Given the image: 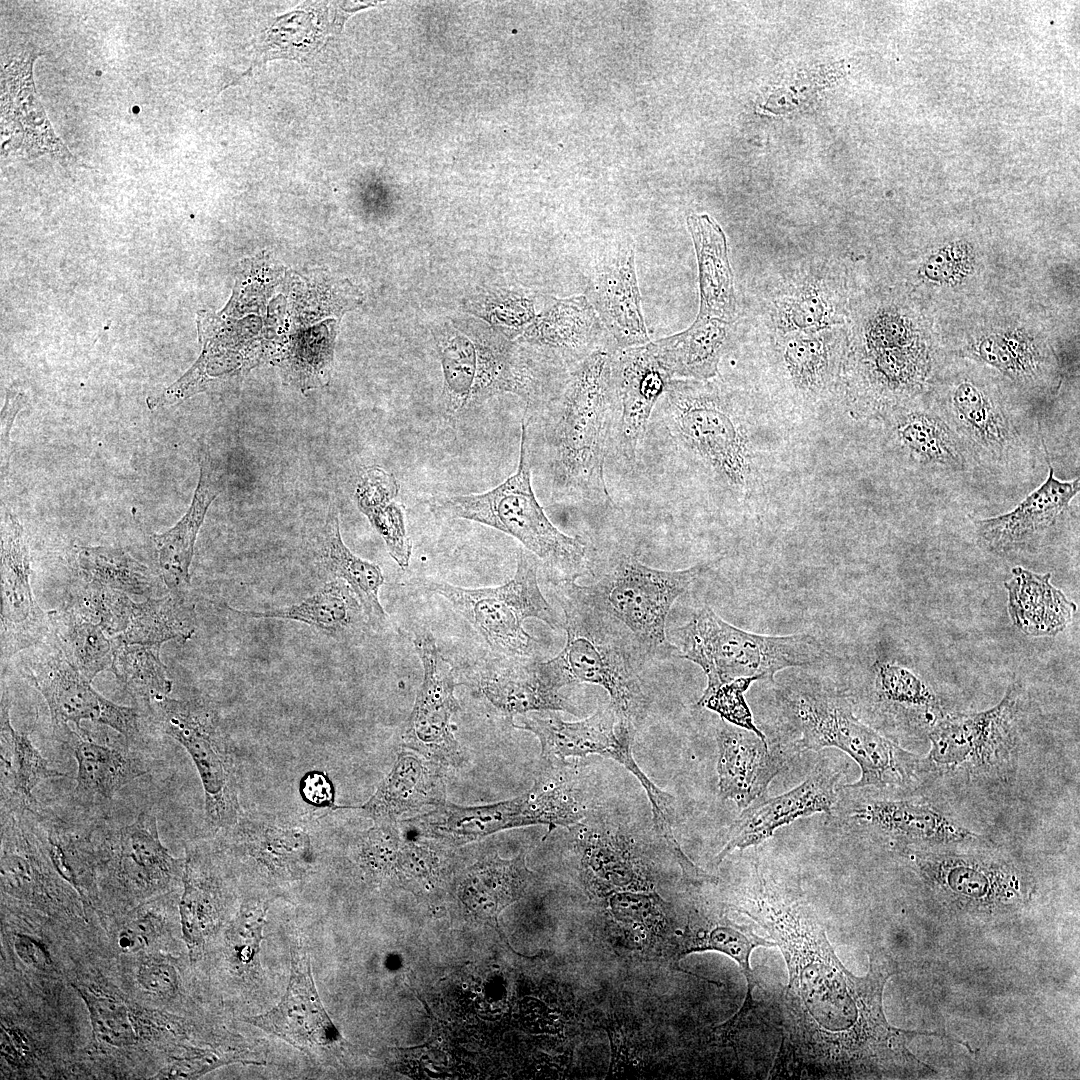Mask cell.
Segmentation results:
<instances>
[{
    "label": "cell",
    "mask_w": 1080,
    "mask_h": 1080,
    "mask_svg": "<svg viewBox=\"0 0 1080 1080\" xmlns=\"http://www.w3.org/2000/svg\"><path fill=\"white\" fill-rule=\"evenodd\" d=\"M733 908L765 929L783 954L789 980L775 999L782 1042L775 1069L821 1079L858 1073L889 1058L899 1030L881 1009L889 976L871 962L866 977L840 962L824 928L801 897L755 866Z\"/></svg>",
    "instance_id": "obj_1"
},
{
    "label": "cell",
    "mask_w": 1080,
    "mask_h": 1080,
    "mask_svg": "<svg viewBox=\"0 0 1080 1080\" xmlns=\"http://www.w3.org/2000/svg\"><path fill=\"white\" fill-rule=\"evenodd\" d=\"M400 484L384 469L373 466L361 474L355 489L359 510L383 539L389 555L401 567L409 566L412 542L406 530L405 509L395 501Z\"/></svg>",
    "instance_id": "obj_41"
},
{
    "label": "cell",
    "mask_w": 1080,
    "mask_h": 1080,
    "mask_svg": "<svg viewBox=\"0 0 1080 1080\" xmlns=\"http://www.w3.org/2000/svg\"><path fill=\"white\" fill-rule=\"evenodd\" d=\"M618 351L609 338L568 370L559 391L524 413L531 463L540 464L556 498L612 503L604 466L617 413Z\"/></svg>",
    "instance_id": "obj_2"
},
{
    "label": "cell",
    "mask_w": 1080,
    "mask_h": 1080,
    "mask_svg": "<svg viewBox=\"0 0 1080 1080\" xmlns=\"http://www.w3.org/2000/svg\"><path fill=\"white\" fill-rule=\"evenodd\" d=\"M136 979L143 990L162 998L172 997L179 987L175 966L156 956L146 958L139 964Z\"/></svg>",
    "instance_id": "obj_56"
},
{
    "label": "cell",
    "mask_w": 1080,
    "mask_h": 1080,
    "mask_svg": "<svg viewBox=\"0 0 1080 1080\" xmlns=\"http://www.w3.org/2000/svg\"><path fill=\"white\" fill-rule=\"evenodd\" d=\"M290 953V977L283 998L268 1012L245 1021L302 1052L327 1057L344 1039L318 994L307 950L296 941L291 943Z\"/></svg>",
    "instance_id": "obj_18"
},
{
    "label": "cell",
    "mask_w": 1080,
    "mask_h": 1080,
    "mask_svg": "<svg viewBox=\"0 0 1080 1080\" xmlns=\"http://www.w3.org/2000/svg\"><path fill=\"white\" fill-rule=\"evenodd\" d=\"M59 743L69 747L77 762L74 795L83 804L109 801L149 771L133 752L99 744L84 730H70Z\"/></svg>",
    "instance_id": "obj_31"
},
{
    "label": "cell",
    "mask_w": 1080,
    "mask_h": 1080,
    "mask_svg": "<svg viewBox=\"0 0 1080 1080\" xmlns=\"http://www.w3.org/2000/svg\"><path fill=\"white\" fill-rule=\"evenodd\" d=\"M585 292L619 350L651 342L642 312L633 244L612 245L590 271Z\"/></svg>",
    "instance_id": "obj_22"
},
{
    "label": "cell",
    "mask_w": 1080,
    "mask_h": 1080,
    "mask_svg": "<svg viewBox=\"0 0 1080 1080\" xmlns=\"http://www.w3.org/2000/svg\"><path fill=\"white\" fill-rule=\"evenodd\" d=\"M663 904L655 893L616 892L609 897L615 918L626 922H648L660 914Z\"/></svg>",
    "instance_id": "obj_55"
},
{
    "label": "cell",
    "mask_w": 1080,
    "mask_h": 1080,
    "mask_svg": "<svg viewBox=\"0 0 1080 1080\" xmlns=\"http://www.w3.org/2000/svg\"><path fill=\"white\" fill-rule=\"evenodd\" d=\"M784 328L795 333H814L835 323L825 295L807 289L788 299L783 307Z\"/></svg>",
    "instance_id": "obj_54"
},
{
    "label": "cell",
    "mask_w": 1080,
    "mask_h": 1080,
    "mask_svg": "<svg viewBox=\"0 0 1080 1080\" xmlns=\"http://www.w3.org/2000/svg\"><path fill=\"white\" fill-rule=\"evenodd\" d=\"M729 325L697 316L684 331L651 342V346L672 379L710 380L716 376L726 349Z\"/></svg>",
    "instance_id": "obj_35"
},
{
    "label": "cell",
    "mask_w": 1080,
    "mask_h": 1080,
    "mask_svg": "<svg viewBox=\"0 0 1080 1080\" xmlns=\"http://www.w3.org/2000/svg\"><path fill=\"white\" fill-rule=\"evenodd\" d=\"M76 563L84 580L124 593L152 598L164 584L160 576L121 548L81 546Z\"/></svg>",
    "instance_id": "obj_45"
},
{
    "label": "cell",
    "mask_w": 1080,
    "mask_h": 1080,
    "mask_svg": "<svg viewBox=\"0 0 1080 1080\" xmlns=\"http://www.w3.org/2000/svg\"><path fill=\"white\" fill-rule=\"evenodd\" d=\"M199 860L197 850H187L179 902L182 937L192 961L201 955L207 926L214 919L219 900L216 883Z\"/></svg>",
    "instance_id": "obj_46"
},
{
    "label": "cell",
    "mask_w": 1080,
    "mask_h": 1080,
    "mask_svg": "<svg viewBox=\"0 0 1080 1080\" xmlns=\"http://www.w3.org/2000/svg\"><path fill=\"white\" fill-rule=\"evenodd\" d=\"M531 475L529 449L521 433L514 474L482 493L433 498L431 511L439 519L475 521L509 534L541 561L554 584L577 582L593 573L594 552L583 538L563 533L550 521L533 492Z\"/></svg>",
    "instance_id": "obj_6"
},
{
    "label": "cell",
    "mask_w": 1080,
    "mask_h": 1080,
    "mask_svg": "<svg viewBox=\"0 0 1080 1080\" xmlns=\"http://www.w3.org/2000/svg\"><path fill=\"white\" fill-rule=\"evenodd\" d=\"M301 793L308 803L316 806H329L334 802L333 785L322 772H308L301 781Z\"/></svg>",
    "instance_id": "obj_60"
},
{
    "label": "cell",
    "mask_w": 1080,
    "mask_h": 1080,
    "mask_svg": "<svg viewBox=\"0 0 1080 1080\" xmlns=\"http://www.w3.org/2000/svg\"><path fill=\"white\" fill-rule=\"evenodd\" d=\"M235 847L275 878L301 879L312 867L314 852L309 833L257 818H239L226 832Z\"/></svg>",
    "instance_id": "obj_29"
},
{
    "label": "cell",
    "mask_w": 1080,
    "mask_h": 1080,
    "mask_svg": "<svg viewBox=\"0 0 1080 1080\" xmlns=\"http://www.w3.org/2000/svg\"><path fill=\"white\" fill-rule=\"evenodd\" d=\"M84 1001L95 1038L114 1047L137 1042V1032L126 1005L110 996L100 995L84 985L73 984Z\"/></svg>",
    "instance_id": "obj_49"
},
{
    "label": "cell",
    "mask_w": 1080,
    "mask_h": 1080,
    "mask_svg": "<svg viewBox=\"0 0 1080 1080\" xmlns=\"http://www.w3.org/2000/svg\"><path fill=\"white\" fill-rule=\"evenodd\" d=\"M230 610L245 618L305 623L335 638L349 635L367 621L357 597L339 579H332L312 595L290 606L266 611Z\"/></svg>",
    "instance_id": "obj_39"
},
{
    "label": "cell",
    "mask_w": 1080,
    "mask_h": 1080,
    "mask_svg": "<svg viewBox=\"0 0 1080 1080\" xmlns=\"http://www.w3.org/2000/svg\"><path fill=\"white\" fill-rule=\"evenodd\" d=\"M161 920L152 911L138 914L119 931L117 944L124 953H136L153 942L161 930Z\"/></svg>",
    "instance_id": "obj_57"
},
{
    "label": "cell",
    "mask_w": 1080,
    "mask_h": 1080,
    "mask_svg": "<svg viewBox=\"0 0 1080 1080\" xmlns=\"http://www.w3.org/2000/svg\"><path fill=\"white\" fill-rule=\"evenodd\" d=\"M221 490V480L208 454L200 459V477L191 505L170 529L151 536L161 577L171 593L188 592L190 567L198 533Z\"/></svg>",
    "instance_id": "obj_27"
},
{
    "label": "cell",
    "mask_w": 1080,
    "mask_h": 1080,
    "mask_svg": "<svg viewBox=\"0 0 1080 1080\" xmlns=\"http://www.w3.org/2000/svg\"><path fill=\"white\" fill-rule=\"evenodd\" d=\"M879 419L890 446L909 469L932 479H965L980 472L933 407L906 403Z\"/></svg>",
    "instance_id": "obj_19"
},
{
    "label": "cell",
    "mask_w": 1080,
    "mask_h": 1080,
    "mask_svg": "<svg viewBox=\"0 0 1080 1080\" xmlns=\"http://www.w3.org/2000/svg\"><path fill=\"white\" fill-rule=\"evenodd\" d=\"M10 701L1 697V808H29L33 791L42 782L65 777L52 768L26 732L11 724Z\"/></svg>",
    "instance_id": "obj_36"
},
{
    "label": "cell",
    "mask_w": 1080,
    "mask_h": 1080,
    "mask_svg": "<svg viewBox=\"0 0 1080 1080\" xmlns=\"http://www.w3.org/2000/svg\"><path fill=\"white\" fill-rule=\"evenodd\" d=\"M680 657L697 664L707 677L704 693L741 677L774 681L777 672L824 664L829 653L808 633L756 634L722 619L711 607L697 610L683 626L670 631Z\"/></svg>",
    "instance_id": "obj_7"
},
{
    "label": "cell",
    "mask_w": 1080,
    "mask_h": 1080,
    "mask_svg": "<svg viewBox=\"0 0 1080 1080\" xmlns=\"http://www.w3.org/2000/svg\"><path fill=\"white\" fill-rule=\"evenodd\" d=\"M74 594L69 609L98 624L107 635L114 637L127 628L134 602L126 593L84 580Z\"/></svg>",
    "instance_id": "obj_48"
},
{
    "label": "cell",
    "mask_w": 1080,
    "mask_h": 1080,
    "mask_svg": "<svg viewBox=\"0 0 1080 1080\" xmlns=\"http://www.w3.org/2000/svg\"><path fill=\"white\" fill-rule=\"evenodd\" d=\"M197 628L195 604L185 593H171L135 603L130 622L113 640L118 644H141L161 647L163 643L187 641Z\"/></svg>",
    "instance_id": "obj_42"
},
{
    "label": "cell",
    "mask_w": 1080,
    "mask_h": 1080,
    "mask_svg": "<svg viewBox=\"0 0 1080 1080\" xmlns=\"http://www.w3.org/2000/svg\"><path fill=\"white\" fill-rule=\"evenodd\" d=\"M224 1060L212 1052H193L174 1060L169 1066L159 1072L156 1078L164 1079H191L225 1064Z\"/></svg>",
    "instance_id": "obj_58"
},
{
    "label": "cell",
    "mask_w": 1080,
    "mask_h": 1080,
    "mask_svg": "<svg viewBox=\"0 0 1080 1080\" xmlns=\"http://www.w3.org/2000/svg\"><path fill=\"white\" fill-rule=\"evenodd\" d=\"M52 639L67 661L90 682L110 670L115 644L96 623L71 609L51 610Z\"/></svg>",
    "instance_id": "obj_44"
},
{
    "label": "cell",
    "mask_w": 1080,
    "mask_h": 1080,
    "mask_svg": "<svg viewBox=\"0 0 1080 1080\" xmlns=\"http://www.w3.org/2000/svg\"><path fill=\"white\" fill-rule=\"evenodd\" d=\"M444 802L445 787L439 764L403 751L373 796L357 809L374 823L397 822L402 815Z\"/></svg>",
    "instance_id": "obj_28"
},
{
    "label": "cell",
    "mask_w": 1080,
    "mask_h": 1080,
    "mask_svg": "<svg viewBox=\"0 0 1080 1080\" xmlns=\"http://www.w3.org/2000/svg\"><path fill=\"white\" fill-rule=\"evenodd\" d=\"M151 706L159 728L184 747L196 766L207 824L226 832L240 818V806L236 756L218 712L203 700L168 696Z\"/></svg>",
    "instance_id": "obj_11"
},
{
    "label": "cell",
    "mask_w": 1080,
    "mask_h": 1080,
    "mask_svg": "<svg viewBox=\"0 0 1080 1080\" xmlns=\"http://www.w3.org/2000/svg\"><path fill=\"white\" fill-rule=\"evenodd\" d=\"M856 830L911 847L982 844L985 839L925 799L867 795L852 800L845 814Z\"/></svg>",
    "instance_id": "obj_16"
},
{
    "label": "cell",
    "mask_w": 1080,
    "mask_h": 1080,
    "mask_svg": "<svg viewBox=\"0 0 1080 1080\" xmlns=\"http://www.w3.org/2000/svg\"><path fill=\"white\" fill-rule=\"evenodd\" d=\"M320 560L326 571L345 582L357 597L367 622L381 628L387 621L379 591L384 583L381 568L364 560L345 545L340 533L339 514L335 507L328 512L320 544Z\"/></svg>",
    "instance_id": "obj_40"
},
{
    "label": "cell",
    "mask_w": 1080,
    "mask_h": 1080,
    "mask_svg": "<svg viewBox=\"0 0 1080 1080\" xmlns=\"http://www.w3.org/2000/svg\"><path fill=\"white\" fill-rule=\"evenodd\" d=\"M268 909L267 900H248L234 920L229 936L230 953L240 973H252L259 966Z\"/></svg>",
    "instance_id": "obj_50"
},
{
    "label": "cell",
    "mask_w": 1080,
    "mask_h": 1080,
    "mask_svg": "<svg viewBox=\"0 0 1080 1080\" xmlns=\"http://www.w3.org/2000/svg\"><path fill=\"white\" fill-rule=\"evenodd\" d=\"M1020 687L1014 683L992 708L943 715L929 730L926 770L987 773L1008 761L1016 747Z\"/></svg>",
    "instance_id": "obj_13"
},
{
    "label": "cell",
    "mask_w": 1080,
    "mask_h": 1080,
    "mask_svg": "<svg viewBox=\"0 0 1080 1080\" xmlns=\"http://www.w3.org/2000/svg\"><path fill=\"white\" fill-rule=\"evenodd\" d=\"M414 824L423 836L454 845L524 826L517 797L494 804L469 807L445 801L414 820Z\"/></svg>",
    "instance_id": "obj_38"
},
{
    "label": "cell",
    "mask_w": 1080,
    "mask_h": 1080,
    "mask_svg": "<svg viewBox=\"0 0 1080 1080\" xmlns=\"http://www.w3.org/2000/svg\"><path fill=\"white\" fill-rule=\"evenodd\" d=\"M718 560L668 571L649 567L632 554L619 553L609 558L596 582L584 586L576 582L575 588L628 632L645 662L658 654L677 652L666 637L669 611L676 599Z\"/></svg>",
    "instance_id": "obj_8"
},
{
    "label": "cell",
    "mask_w": 1080,
    "mask_h": 1080,
    "mask_svg": "<svg viewBox=\"0 0 1080 1080\" xmlns=\"http://www.w3.org/2000/svg\"><path fill=\"white\" fill-rule=\"evenodd\" d=\"M402 842L398 822L374 823L359 838V862L374 877L394 875Z\"/></svg>",
    "instance_id": "obj_51"
},
{
    "label": "cell",
    "mask_w": 1080,
    "mask_h": 1080,
    "mask_svg": "<svg viewBox=\"0 0 1080 1080\" xmlns=\"http://www.w3.org/2000/svg\"><path fill=\"white\" fill-rule=\"evenodd\" d=\"M1004 583L1008 611L1013 624L1033 637L1054 636L1070 623L1077 610L1074 602L1054 587L1051 574H1038L1020 566L1011 570Z\"/></svg>",
    "instance_id": "obj_33"
},
{
    "label": "cell",
    "mask_w": 1080,
    "mask_h": 1080,
    "mask_svg": "<svg viewBox=\"0 0 1080 1080\" xmlns=\"http://www.w3.org/2000/svg\"><path fill=\"white\" fill-rule=\"evenodd\" d=\"M537 661L512 660L509 667L478 678L480 693L503 714L537 711L578 712L577 707L552 687L538 672Z\"/></svg>",
    "instance_id": "obj_37"
},
{
    "label": "cell",
    "mask_w": 1080,
    "mask_h": 1080,
    "mask_svg": "<svg viewBox=\"0 0 1080 1080\" xmlns=\"http://www.w3.org/2000/svg\"><path fill=\"white\" fill-rule=\"evenodd\" d=\"M84 834L90 851L106 858L122 887L137 896L162 892L182 879L185 861L162 844L157 818L143 811L121 827L96 825Z\"/></svg>",
    "instance_id": "obj_15"
},
{
    "label": "cell",
    "mask_w": 1080,
    "mask_h": 1080,
    "mask_svg": "<svg viewBox=\"0 0 1080 1080\" xmlns=\"http://www.w3.org/2000/svg\"><path fill=\"white\" fill-rule=\"evenodd\" d=\"M1079 491V478L1058 479L1048 460L1046 479L1013 510L978 520L977 536L987 549L999 554L1026 548L1059 522Z\"/></svg>",
    "instance_id": "obj_26"
},
{
    "label": "cell",
    "mask_w": 1080,
    "mask_h": 1080,
    "mask_svg": "<svg viewBox=\"0 0 1080 1080\" xmlns=\"http://www.w3.org/2000/svg\"><path fill=\"white\" fill-rule=\"evenodd\" d=\"M575 583L555 584L566 642L554 658L537 661L538 672L558 690L575 683L601 686L618 716L634 727L649 706L637 672L644 662L628 632L585 600Z\"/></svg>",
    "instance_id": "obj_5"
},
{
    "label": "cell",
    "mask_w": 1080,
    "mask_h": 1080,
    "mask_svg": "<svg viewBox=\"0 0 1080 1080\" xmlns=\"http://www.w3.org/2000/svg\"><path fill=\"white\" fill-rule=\"evenodd\" d=\"M24 660L22 674L45 699L55 739L71 728L83 730L89 720L112 728L128 742L141 738L140 715L135 708L118 705L98 693L64 657L52 636Z\"/></svg>",
    "instance_id": "obj_14"
},
{
    "label": "cell",
    "mask_w": 1080,
    "mask_h": 1080,
    "mask_svg": "<svg viewBox=\"0 0 1080 1080\" xmlns=\"http://www.w3.org/2000/svg\"><path fill=\"white\" fill-rule=\"evenodd\" d=\"M26 397L21 392L8 391L6 395L5 404L1 412V454L3 457L7 456V449L10 445V431L13 426L18 412L25 406Z\"/></svg>",
    "instance_id": "obj_61"
},
{
    "label": "cell",
    "mask_w": 1080,
    "mask_h": 1080,
    "mask_svg": "<svg viewBox=\"0 0 1080 1080\" xmlns=\"http://www.w3.org/2000/svg\"><path fill=\"white\" fill-rule=\"evenodd\" d=\"M755 681H758L755 677H741L711 692H703L696 706L712 710L719 714L722 720L751 730L761 738H766L763 731L755 725L752 712L744 696V693Z\"/></svg>",
    "instance_id": "obj_52"
},
{
    "label": "cell",
    "mask_w": 1080,
    "mask_h": 1080,
    "mask_svg": "<svg viewBox=\"0 0 1080 1080\" xmlns=\"http://www.w3.org/2000/svg\"><path fill=\"white\" fill-rule=\"evenodd\" d=\"M540 565L534 554L522 548L513 578L501 586L474 589L433 580L417 584L424 592L448 600L493 651L510 660H529L537 639L524 629L525 620L536 618L554 630L563 624L540 589Z\"/></svg>",
    "instance_id": "obj_9"
},
{
    "label": "cell",
    "mask_w": 1080,
    "mask_h": 1080,
    "mask_svg": "<svg viewBox=\"0 0 1080 1080\" xmlns=\"http://www.w3.org/2000/svg\"><path fill=\"white\" fill-rule=\"evenodd\" d=\"M524 338L552 351L571 368L610 336L587 297L578 295L556 300L525 330Z\"/></svg>",
    "instance_id": "obj_30"
},
{
    "label": "cell",
    "mask_w": 1080,
    "mask_h": 1080,
    "mask_svg": "<svg viewBox=\"0 0 1080 1080\" xmlns=\"http://www.w3.org/2000/svg\"><path fill=\"white\" fill-rule=\"evenodd\" d=\"M114 644V658L109 671L133 698L151 705L170 694L172 681L160 658L161 647L118 644L115 641Z\"/></svg>",
    "instance_id": "obj_47"
},
{
    "label": "cell",
    "mask_w": 1080,
    "mask_h": 1080,
    "mask_svg": "<svg viewBox=\"0 0 1080 1080\" xmlns=\"http://www.w3.org/2000/svg\"><path fill=\"white\" fill-rule=\"evenodd\" d=\"M869 682L852 704L864 706L875 723L890 729H930L944 715L940 698L917 673L892 660H877ZM899 730V731H900Z\"/></svg>",
    "instance_id": "obj_25"
},
{
    "label": "cell",
    "mask_w": 1080,
    "mask_h": 1080,
    "mask_svg": "<svg viewBox=\"0 0 1080 1080\" xmlns=\"http://www.w3.org/2000/svg\"><path fill=\"white\" fill-rule=\"evenodd\" d=\"M842 770L830 759L820 760L799 785L775 797L766 794L742 809L730 825L728 838L715 857L720 864L735 849L756 846L778 828L816 813L831 815L837 803Z\"/></svg>",
    "instance_id": "obj_20"
},
{
    "label": "cell",
    "mask_w": 1080,
    "mask_h": 1080,
    "mask_svg": "<svg viewBox=\"0 0 1080 1080\" xmlns=\"http://www.w3.org/2000/svg\"><path fill=\"white\" fill-rule=\"evenodd\" d=\"M648 426L716 482L746 493L752 482V445L744 413L724 386L671 379Z\"/></svg>",
    "instance_id": "obj_4"
},
{
    "label": "cell",
    "mask_w": 1080,
    "mask_h": 1080,
    "mask_svg": "<svg viewBox=\"0 0 1080 1080\" xmlns=\"http://www.w3.org/2000/svg\"><path fill=\"white\" fill-rule=\"evenodd\" d=\"M687 225L698 264L700 307L697 316L731 324L736 318V296L726 236L708 215H690Z\"/></svg>",
    "instance_id": "obj_32"
},
{
    "label": "cell",
    "mask_w": 1080,
    "mask_h": 1080,
    "mask_svg": "<svg viewBox=\"0 0 1080 1080\" xmlns=\"http://www.w3.org/2000/svg\"><path fill=\"white\" fill-rule=\"evenodd\" d=\"M784 358L795 381L810 387L819 381L826 365V348L813 333H795L784 348Z\"/></svg>",
    "instance_id": "obj_53"
},
{
    "label": "cell",
    "mask_w": 1080,
    "mask_h": 1080,
    "mask_svg": "<svg viewBox=\"0 0 1080 1080\" xmlns=\"http://www.w3.org/2000/svg\"><path fill=\"white\" fill-rule=\"evenodd\" d=\"M617 391V454L629 465L637 461L640 447L657 402L672 379L656 357L651 342L620 350L615 355Z\"/></svg>",
    "instance_id": "obj_23"
},
{
    "label": "cell",
    "mask_w": 1080,
    "mask_h": 1080,
    "mask_svg": "<svg viewBox=\"0 0 1080 1080\" xmlns=\"http://www.w3.org/2000/svg\"><path fill=\"white\" fill-rule=\"evenodd\" d=\"M789 725L799 734L797 753L834 747L860 767L859 780L842 788L890 792L907 790L926 770L924 759L858 718L845 692L817 682L789 685L779 692Z\"/></svg>",
    "instance_id": "obj_3"
},
{
    "label": "cell",
    "mask_w": 1080,
    "mask_h": 1080,
    "mask_svg": "<svg viewBox=\"0 0 1080 1080\" xmlns=\"http://www.w3.org/2000/svg\"><path fill=\"white\" fill-rule=\"evenodd\" d=\"M30 554L19 519L6 512L1 521V660L38 646L52 635L49 612L34 598Z\"/></svg>",
    "instance_id": "obj_21"
},
{
    "label": "cell",
    "mask_w": 1080,
    "mask_h": 1080,
    "mask_svg": "<svg viewBox=\"0 0 1080 1080\" xmlns=\"http://www.w3.org/2000/svg\"><path fill=\"white\" fill-rule=\"evenodd\" d=\"M524 857L502 860L495 856L474 865L460 886L462 902L479 916L495 917L519 899L527 886L530 872Z\"/></svg>",
    "instance_id": "obj_43"
},
{
    "label": "cell",
    "mask_w": 1080,
    "mask_h": 1080,
    "mask_svg": "<svg viewBox=\"0 0 1080 1080\" xmlns=\"http://www.w3.org/2000/svg\"><path fill=\"white\" fill-rule=\"evenodd\" d=\"M413 643L423 667V681L403 740L408 748L436 764L458 766L463 756L451 724L460 708L454 694L453 669L429 632L416 635Z\"/></svg>",
    "instance_id": "obj_17"
},
{
    "label": "cell",
    "mask_w": 1080,
    "mask_h": 1080,
    "mask_svg": "<svg viewBox=\"0 0 1080 1080\" xmlns=\"http://www.w3.org/2000/svg\"><path fill=\"white\" fill-rule=\"evenodd\" d=\"M716 739L720 796L742 810L766 794L771 781L786 765L790 751L722 719Z\"/></svg>",
    "instance_id": "obj_24"
},
{
    "label": "cell",
    "mask_w": 1080,
    "mask_h": 1080,
    "mask_svg": "<svg viewBox=\"0 0 1080 1080\" xmlns=\"http://www.w3.org/2000/svg\"><path fill=\"white\" fill-rule=\"evenodd\" d=\"M978 469L993 476L1033 468L1043 440L1031 413L1018 412L979 385L963 381L932 406Z\"/></svg>",
    "instance_id": "obj_10"
},
{
    "label": "cell",
    "mask_w": 1080,
    "mask_h": 1080,
    "mask_svg": "<svg viewBox=\"0 0 1080 1080\" xmlns=\"http://www.w3.org/2000/svg\"><path fill=\"white\" fill-rule=\"evenodd\" d=\"M927 875L945 891L973 902L1014 895L1018 878L1008 866L987 859L958 854H914Z\"/></svg>",
    "instance_id": "obj_34"
},
{
    "label": "cell",
    "mask_w": 1080,
    "mask_h": 1080,
    "mask_svg": "<svg viewBox=\"0 0 1080 1080\" xmlns=\"http://www.w3.org/2000/svg\"><path fill=\"white\" fill-rule=\"evenodd\" d=\"M551 711L522 714L517 729L533 733L541 745L542 758L564 761L568 757L598 754L611 758L641 783L650 801L657 832L665 833L674 823V798L658 788L641 770L632 755L634 727L622 720L609 703L579 721L567 722Z\"/></svg>",
    "instance_id": "obj_12"
},
{
    "label": "cell",
    "mask_w": 1080,
    "mask_h": 1080,
    "mask_svg": "<svg viewBox=\"0 0 1080 1080\" xmlns=\"http://www.w3.org/2000/svg\"><path fill=\"white\" fill-rule=\"evenodd\" d=\"M14 950L23 963L34 969L46 971L53 964L45 945L29 935L17 934L14 940Z\"/></svg>",
    "instance_id": "obj_59"
}]
</instances>
